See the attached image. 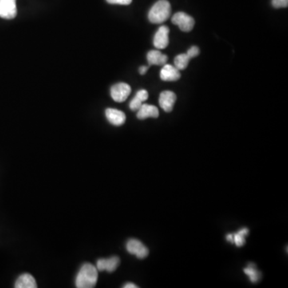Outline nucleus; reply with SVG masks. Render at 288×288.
Returning <instances> with one entry per match:
<instances>
[{"instance_id":"14","label":"nucleus","mask_w":288,"mask_h":288,"mask_svg":"<svg viewBox=\"0 0 288 288\" xmlns=\"http://www.w3.org/2000/svg\"><path fill=\"white\" fill-rule=\"evenodd\" d=\"M15 287L16 288H36L37 283L36 279L32 274H23L19 277L18 279L16 280Z\"/></svg>"},{"instance_id":"17","label":"nucleus","mask_w":288,"mask_h":288,"mask_svg":"<svg viewBox=\"0 0 288 288\" xmlns=\"http://www.w3.org/2000/svg\"><path fill=\"white\" fill-rule=\"evenodd\" d=\"M244 273L246 275H248L250 278V282H255L260 280L261 274L256 268L254 264H249L244 269Z\"/></svg>"},{"instance_id":"7","label":"nucleus","mask_w":288,"mask_h":288,"mask_svg":"<svg viewBox=\"0 0 288 288\" xmlns=\"http://www.w3.org/2000/svg\"><path fill=\"white\" fill-rule=\"evenodd\" d=\"M169 32L167 26L160 27L154 37V46L157 49H165L169 44Z\"/></svg>"},{"instance_id":"4","label":"nucleus","mask_w":288,"mask_h":288,"mask_svg":"<svg viewBox=\"0 0 288 288\" xmlns=\"http://www.w3.org/2000/svg\"><path fill=\"white\" fill-rule=\"evenodd\" d=\"M131 92V88L125 83L115 84L111 89V96L117 103H123L127 100Z\"/></svg>"},{"instance_id":"16","label":"nucleus","mask_w":288,"mask_h":288,"mask_svg":"<svg viewBox=\"0 0 288 288\" xmlns=\"http://www.w3.org/2000/svg\"><path fill=\"white\" fill-rule=\"evenodd\" d=\"M249 230L247 228H242L238 230V232L233 234V243L237 246H242L246 242V235L248 234Z\"/></svg>"},{"instance_id":"18","label":"nucleus","mask_w":288,"mask_h":288,"mask_svg":"<svg viewBox=\"0 0 288 288\" xmlns=\"http://www.w3.org/2000/svg\"><path fill=\"white\" fill-rule=\"evenodd\" d=\"M190 60H191V58L187 56V53L177 56L175 59V68L179 71H183V70L186 69L187 66H188Z\"/></svg>"},{"instance_id":"22","label":"nucleus","mask_w":288,"mask_h":288,"mask_svg":"<svg viewBox=\"0 0 288 288\" xmlns=\"http://www.w3.org/2000/svg\"><path fill=\"white\" fill-rule=\"evenodd\" d=\"M147 70H148V67L142 66L141 68H139V73L141 74V75H144L147 72Z\"/></svg>"},{"instance_id":"11","label":"nucleus","mask_w":288,"mask_h":288,"mask_svg":"<svg viewBox=\"0 0 288 288\" xmlns=\"http://www.w3.org/2000/svg\"><path fill=\"white\" fill-rule=\"evenodd\" d=\"M106 117L114 126H121L126 122V115L119 110L108 108L105 112Z\"/></svg>"},{"instance_id":"3","label":"nucleus","mask_w":288,"mask_h":288,"mask_svg":"<svg viewBox=\"0 0 288 288\" xmlns=\"http://www.w3.org/2000/svg\"><path fill=\"white\" fill-rule=\"evenodd\" d=\"M171 22L175 25H178L180 30L184 32H191L195 26V20L184 12H178L174 15Z\"/></svg>"},{"instance_id":"8","label":"nucleus","mask_w":288,"mask_h":288,"mask_svg":"<svg viewBox=\"0 0 288 288\" xmlns=\"http://www.w3.org/2000/svg\"><path fill=\"white\" fill-rule=\"evenodd\" d=\"M176 95L171 91H165L162 92L159 96V103L163 111L166 112H171L173 107L176 101Z\"/></svg>"},{"instance_id":"19","label":"nucleus","mask_w":288,"mask_h":288,"mask_svg":"<svg viewBox=\"0 0 288 288\" xmlns=\"http://www.w3.org/2000/svg\"><path fill=\"white\" fill-rule=\"evenodd\" d=\"M272 5L274 8H286L288 0H272Z\"/></svg>"},{"instance_id":"1","label":"nucleus","mask_w":288,"mask_h":288,"mask_svg":"<svg viewBox=\"0 0 288 288\" xmlns=\"http://www.w3.org/2000/svg\"><path fill=\"white\" fill-rule=\"evenodd\" d=\"M98 281V270L91 263L82 266L76 277V285L78 288H93Z\"/></svg>"},{"instance_id":"6","label":"nucleus","mask_w":288,"mask_h":288,"mask_svg":"<svg viewBox=\"0 0 288 288\" xmlns=\"http://www.w3.org/2000/svg\"><path fill=\"white\" fill-rule=\"evenodd\" d=\"M17 16L16 0H0V17L12 20Z\"/></svg>"},{"instance_id":"21","label":"nucleus","mask_w":288,"mask_h":288,"mask_svg":"<svg viewBox=\"0 0 288 288\" xmlns=\"http://www.w3.org/2000/svg\"><path fill=\"white\" fill-rule=\"evenodd\" d=\"M108 4H119V5H129L132 2V0H107Z\"/></svg>"},{"instance_id":"2","label":"nucleus","mask_w":288,"mask_h":288,"mask_svg":"<svg viewBox=\"0 0 288 288\" xmlns=\"http://www.w3.org/2000/svg\"><path fill=\"white\" fill-rule=\"evenodd\" d=\"M171 4L167 0H159L154 4L148 13V19L152 24L165 22L171 16Z\"/></svg>"},{"instance_id":"12","label":"nucleus","mask_w":288,"mask_h":288,"mask_svg":"<svg viewBox=\"0 0 288 288\" xmlns=\"http://www.w3.org/2000/svg\"><path fill=\"white\" fill-rule=\"evenodd\" d=\"M159 112L155 106L143 104L138 110L137 118L139 119H146L147 118H158Z\"/></svg>"},{"instance_id":"13","label":"nucleus","mask_w":288,"mask_h":288,"mask_svg":"<svg viewBox=\"0 0 288 288\" xmlns=\"http://www.w3.org/2000/svg\"><path fill=\"white\" fill-rule=\"evenodd\" d=\"M147 59L149 65L163 66L167 61V56L157 50L150 51L147 53Z\"/></svg>"},{"instance_id":"15","label":"nucleus","mask_w":288,"mask_h":288,"mask_svg":"<svg viewBox=\"0 0 288 288\" xmlns=\"http://www.w3.org/2000/svg\"><path fill=\"white\" fill-rule=\"evenodd\" d=\"M147 98H148V92L146 90H140L130 103V108L134 112L138 111L143 105V102L147 100Z\"/></svg>"},{"instance_id":"24","label":"nucleus","mask_w":288,"mask_h":288,"mask_svg":"<svg viewBox=\"0 0 288 288\" xmlns=\"http://www.w3.org/2000/svg\"><path fill=\"white\" fill-rule=\"evenodd\" d=\"M226 238H227V240L229 241V242H231V243H233V234H228L227 235V237H226Z\"/></svg>"},{"instance_id":"9","label":"nucleus","mask_w":288,"mask_h":288,"mask_svg":"<svg viewBox=\"0 0 288 288\" xmlns=\"http://www.w3.org/2000/svg\"><path fill=\"white\" fill-rule=\"evenodd\" d=\"M119 262L120 260L117 256H113L109 258H100L97 261L96 268L100 271L107 270L108 272H114L118 268Z\"/></svg>"},{"instance_id":"23","label":"nucleus","mask_w":288,"mask_h":288,"mask_svg":"<svg viewBox=\"0 0 288 288\" xmlns=\"http://www.w3.org/2000/svg\"><path fill=\"white\" fill-rule=\"evenodd\" d=\"M124 288H137L138 286L134 284V283H131V282H128V283H126L124 286H123Z\"/></svg>"},{"instance_id":"10","label":"nucleus","mask_w":288,"mask_h":288,"mask_svg":"<svg viewBox=\"0 0 288 288\" xmlns=\"http://www.w3.org/2000/svg\"><path fill=\"white\" fill-rule=\"evenodd\" d=\"M180 72L175 67L169 64L163 65V68L160 72V78L162 80L167 82L177 81L180 79Z\"/></svg>"},{"instance_id":"20","label":"nucleus","mask_w":288,"mask_h":288,"mask_svg":"<svg viewBox=\"0 0 288 288\" xmlns=\"http://www.w3.org/2000/svg\"><path fill=\"white\" fill-rule=\"evenodd\" d=\"M187 54L191 59L196 57V56H199V48L196 46L191 47V48L187 51Z\"/></svg>"},{"instance_id":"5","label":"nucleus","mask_w":288,"mask_h":288,"mask_svg":"<svg viewBox=\"0 0 288 288\" xmlns=\"http://www.w3.org/2000/svg\"><path fill=\"white\" fill-rule=\"evenodd\" d=\"M127 250L130 254H134L139 258H144L149 254V250L147 246L143 244V242L138 239H130L127 242Z\"/></svg>"}]
</instances>
